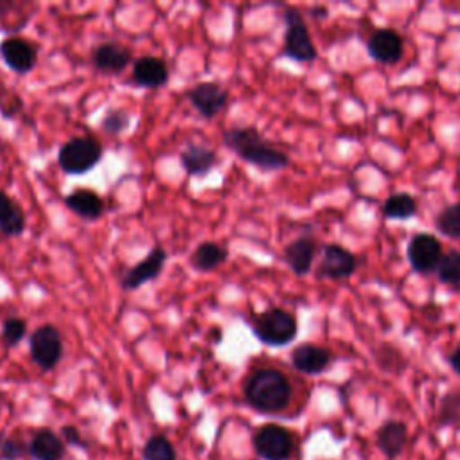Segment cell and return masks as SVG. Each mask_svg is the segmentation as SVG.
I'll list each match as a JSON object with an SVG mask.
<instances>
[{
    "label": "cell",
    "mask_w": 460,
    "mask_h": 460,
    "mask_svg": "<svg viewBox=\"0 0 460 460\" xmlns=\"http://www.w3.org/2000/svg\"><path fill=\"white\" fill-rule=\"evenodd\" d=\"M27 225L23 208L4 190H0V232L7 237H18Z\"/></svg>",
    "instance_id": "obj_21"
},
{
    "label": "cell",
    "mask_w": 460,
    "mask_h": 460,
    "mask_svg": "<svg viewBox=\"0 0 460 460\" xmlns=\"http://www.w3.org/2000/svg\"><path fill=\"white\" fill-rule=\"evenodd\" d=\"M331 363V350L314 343H300L291 350V365L295 367V370L307 376H318L325 372Z\"/></svg>",
    "instance_id": "obj_14"
},
{
    "label": "cell",
    "mask_w": 460,
    "mask_h": 460,
    "mask_svg": "<svg viewBox=\"0 0 460 460\" xmlns=\"http://www.w3.org/2000/svg\"><path fill=\"white\" fill-rule=\"evenodd\" d=\"M368 56L383 65H395L401 61L404 45L401 34L392 27L376 29L367 40Z\"/></svg>",
    "instance_id": "obj_10"
},
{
    "label": "cell",
    "mask_w": 460,
    "mask_h": 460,
    "mask_svg": "<svg viewBox=\"0 0 460 460\" xmlns=\"http://www.w3.org/2000/svg\"><path fill=\"white\" fill-rule=\"evenodd\" d=\"M180 162L189 176H207L217 165V153L201 144H187L180 153Z\"/></svg>",
    "instance_id": "obj_19"
},
{
    "label": "cell",
    "mask_w": 460,
    "mask_h": 460,
    "mask_svg": "<svg viewBox=\"0 0 460 460\" xmlns=\"http://www.w3.org/2000/svg\"><path fill=\"white\" fill-rule=\"evenodd\" d=\"M437 424L442 428L460 426V390H451L442 395L437 411Z\"/></svg>",
    "instance_id": "obj_26"
},
{
    "label": "cell",
    "mask_w": 460,
    "mask_h": 460,
    "mask_svg": "<svg viewBox=\"0 0 460 460\" xmlns=\"http://www.w3.org/2000/svg\"><path fill=\"white\" fill-rule=\"evenodd\" d=\"M253 449L264 460H289L295 451V435L280 424H264L253 435Z\"/></svg>",
    "instance_id": "obj_6"
},
{
    "label": "cell",
    "mask_w": 460,
    "mask_h": 460,
    "mask_svg": "<svg viewBox=\"0 0 460 460\" xmlns=\"http://www.w3.org/2000/svg\"><path fill=\"white\" fill-rule=\"evenodd\" d=\"M356 268L358 259L350 250L336 243H327L322 248V259L316 268V277L327 280H345L356 271Z\"/></svg>",
    "instance_id": "obj_9"
},
{
    "label": "cell",
    "mask_w": 460,
    "mask_h": 460,
    "mask_svg": "<svg viewBox=\"0 0 460 460\" xmlns=\"http://www.w3.org/2000/svg\"><path fill=\"white\" fill-rule=\"evenodd\" d=\"M228 259V248L216 241H203L190 255V266L198 271H212Z\"/></svg>",
    "instance_id": "obj_23"
},
{
    "label": "cell",
    "mask_w": 460,
    "mask_h": 460,
    "mask_svg": "<svg viewBox=\"0 0 460 460\" xmlns=\"http://www.w3.org/2000/svg\"><path fill=\"white\" fill-rule=\"evenodd\" d=\"M311 16L313 18H327V9L323 5H318V7H311Z\"/></svg>",
    "instance_id": "obj_34"
},
{
    "label": "cell",
    "mask_w": 460,
    "mask_h": 460,
    "mask_svg": "<svg viewBox=\"0 0 460 460\" xmlns=\"http://www.w3.org/2000/svg\"><path fill=\"white\" fill-rule=\"evenodd\" d=\"M61 435H63L65 442H68V444L84 446V442H83V438H81V435H79V429L74 428V426H65V428L61 429Z\"/></svg>",
    "instance_id": "obj_32"
},
{
    "label": "cell",
    "mask_w": 460,
    "mask_h": 460,
    "mask_svg": "<svg viewBox=\"0 0 460 460\" xmlns=\"http://www.w3.org/2000/svg\"><path fill=\"white\" fill-rule=\"evenodd\" d=\"M444 255L440 241L426 232L415 234L410 237L406 244V257L413 271L420 275H428L437 270L440 259Z\"/></svg>",
    "instance_id": "obj_8"
},
{
    "label": "cell",
    "mask_w": 460,
    "mask_h": 460,
    "mask_svg": "<svg viewBox=\"0 0 460 460\" xmlns=\"http://www.w3.org/2000/svg\"><path fill=\"white\" fill-rule=\"evenodd\" d=\"M446 361H447V365L451 367V370H453L456 376H460V345H458L455 350H451V352L447 354Z\"/></svg>",
    "instance_id": "obj_33"
},
{
    "label": "cell",
    "mask_w": 460,
    "mask_h": 460,
    "mask_svg": "<svg viewBox=\"0 0 460 460\" xmlns=\"http://www.w3.org/2000/svg\"><path fill=\"white\" fill-rule=\"evenodd\" d=\"M408 442V426L402 420H385L376 431V446L388 458L395 460L401 456Z\"/></svg>",
    "instance_id": "obj_17"
},
{
    "label": "cell",
    "mask_w": 460,
    "mask_h": 460,
    "mask_svg": "<svg viewBox=\"0 0 460 460\" xmlns=\"http://www.w3.org/2000/svg\"><path fill=\"white\" fill-rule=\"evenodd\" d=\"M244 401L259 413L273 415L288 408L293 390L289 379L277 368H257L243 385Z\"/></svg>",
    "instance_id": "obj_2"
},
{
    "label": "cell",
    "mask_w": 460,
    "mask_h": 460,
    "mask_svg": "<svg viewBox=\"0 0 460 460\" xmlns=\"http://www.w3.org/2000/svg\"><path fill=\"white\" fill-rule=\"evenodd\" d=\"M34 460H61L65 456V442L50 429H38L29 444Z\"/></svg>",
    "instance_id": "obj_22"
},
{
    "label": "cell",
    "mask_w": 460,
    "mask_h": 460,
    "mask_svg": "<svg viewBox=\"0 0 460 460\" xmlns=\"http://www.w3.org/2000/svg\"><path fill=\"white\" fill-rule=\"evenodd\" d=\"M27 332V322L18 316H9L2 323V341L7 347L18 345Z\"/></svg>",
    "instance_id": "obj_30"
},
{
    "label": "cell",
    "mask_w": 460,
    "mask_h": 460,
    "mask_svg": "<svg viewBox=\"0 0 460 460\" xmlns=\"http://www.w3.org/2000/svg\"><path fill=\"white\" fill-rule=\"evenodd\" d=\"M102 158V146L92 137H74L58 151V164L65 174L77 176L93 169Z\"/></svg>",
    "instance_id": "obj_4"
},
{
    "label": "cell",
    "mask_w": 460,
    "mask_h": 460,
    "mask_svg": "<svg viewBox=\"0 0 460 460\" xmlns=\"http://www.w3.org/2000/svg\"><path fill=\"white\" fill-rule=\"evenodd\" d=\"M131 79L142 88H160L169 79V68L165 61L156 56H142L133 63Z\"/></svg>",
    "instance_id": "obj_18"
},
{
    "label": "cell",
    "mask_w": 460,
    "mask_h": 460,
    "mask_svg": "<svg viewBox=\"0 0 460 460\" xmlns=\"http://www.w3.org/2000/svg\"><path fill=\"white\" fill-rule=\"evenodd\" d=\"M437 279L446 286H460V250H449L442 255L437 270Z\"/></svg>",
    "instance_id": "obj_27"
},
{
    "label": "cell",
    "mask_w": 460,
    "mask_h": 460,
    "mask_svg": "<svg viewBox=\"0 0 460 460\" xmlns=\"http://www.w3.org/2000/svg\"><path fill=\"white\" fill-rule=\"evenodd\" d=\"M165 261H167V252L160 246H155L140 262H137L135 266L124 271V275L120 277V288L124 291H135L142 284L155 280L160 275L162 268L165 266Z\"/></svg>",
    "instance_id": "obj_11"
},
{
    "label": "cell",
    "mask_w": 460,
    "mask_h": 460,
    "mask_svg": "<svg viewBox=\"0 0 460 460\" xmlns=\"http://www.w3.org/2000/svg\"><path fill=\"white\" fill-rule=\"evenodd\" d=\"M417 199L408 192H395L390 194L381 207L383 217L392 221H404L411 219L417 214Z\"/></svg>",
    "instance_id": "obj_24"
},
{
    "label": "cell",
    "mask_w": 460,
    "mask_h": 460,
    "mask_svg": "<svg viewBox=\"0 0 460 460\" xmlns=\"http://www.w3.org/2000/svg\"><path fill=\"white\" fill-rule=\"evenodd\" d=\"M187 99L201 117L212 119L221 110H225L228 102V92L219 83L203 81L187 92Z\"/></svg>",
    "instance_id": "obj_12"
},
{
    "label": "cell",
    "mask_w": 460,
    "mask_h": 460,
    "mask_svg": "<svg viewBox=\"0 0 460 460\" xmlns=\"http://www.w3.org/2000/svg\"><path fill=\"white\" fill-rule=\"evenodd\" d=\"M68 210H72L75 216L93 221L99 219L104 212V201L102 198L92 190V189H75L70 194L63 198Z\"/></svg>",
    "instance_id": "obj_20"
},
{
    "label": "cell",
    "mask_w": 460,
    "mask_h": 460,
    "mask_svg": "<svg viewBox=\"0 0 460 460\" xmlns=\"http://www.w3.org/2000/svg\"><path fill=\"white\" fill-rule=\"evenodd\" d=\"M282 16H284V23H286L282 54L298 63L314 61L318 52H316V47L313 45L309 29H307L305 20L300 14V11L295 7H286Z\"/></svg>",
    "instance_id": "obj_5"
},
{
    "label": "cell",
    "mask_w": 460,
    "mask_h": 460,
    "mask_svg": "<svg viewBox=\"0 0 460 460\" xmlns=\"http://www.w3.org/2000/svg\"><path fill=\"white\" fill-rule=\"evenodd\" d=\"M212 331H214V332H212L214 340H216V341H219V340H221V331H219V327H214Z\"/></svg>",
    "instance_id": "obj_35"
},
{
    "label": "cell",
    "mask_w": 460,
    "mask_h": 460,
    "mask_svg": "<svg viewBox=\"0 0 460 460\" xmlns=\"http://www.w3.org/2000/svg\"><path fill=\"white\" fill-rule=\"evenodd\" d=\"M435 228L449 239H460V201L446 205L437 212Z\"/></svg>",
    "instance_id": "obj_25"
},
{
    "label": "cell",
    "mask_w": 460,
    "mask_h": 460,
    "mask_svg": "<svg viewBox=\"0 0 460 460\" xmlns=\"http://www.w3.org/2000/svg\"><path fill=\"white\" fill-rule=\"evenodd\" d=\"M0 58L16 74H27L36 66L38 49L25 38L9 36L0 43Z\"/></svg>",
    "instance_id": "obj_13"
},
{
    "label": "cell",
    "mask_w": 460,
    "mask_h": 460,
    "mask_svg": "<svg viewBox=\"0 0 460 460\" xmlns=\"http://www.w3.org/2000/svg\"><path fill=\"white\" fill-rule=\"evenodd\" d=\"M255 338L268 347H284L298 334V322L293 313L282 307H268L250 318Z\"/></svg>",
    "instance_id": "obj_3"
},
{
    "label": "cell",
    "mask_w": 460,
    "mask_h": 460,
    "mask_svg": "<svg viewBox=\"0 0 460 460\" xmlns=\"http://www.w3.org/2000/svg\"><path fill=\"white\" fill-rule=\"evenodd\" d=\"M29 352L32 361L41 370H52L63 356L61 332L52 323L40 325L29 340Z\"/></svg>",
    "instance_id": "obj_7"
},
{
    "label": "cell",
    "mask_w": 460,
    "mask_h": 460,
    "mask_svg": "<svg viewBox=\"0 0 460 460\" xmlns=\"http://www.w3.org/2000/svg\"><path fill=\"white\" fill-rule=\"evenodd\" d=\"M131 50L117 41H106L93 49L92 63L99 72L117 75L120 74L131 61Z\"/></svg>",
    "instance_id": "obj_16"
},
{
    "label": "cell",
    "mask_w": 460,
    "mask_h": 460,
    "mask_svg": "<svg viewBox=\"0 0 460 460\" xmlns=\"http://www.w3.org/2000/svg\"><path fill=\"white\" fill-rule=\"evenodd\" d=\"M144 460H176V451L165 435H153L142 449Z\"/></svg>",
    "instance_id": "obj_28"
},
{
    "label": "cell",
    "mask_w": 460,
    "mask_h": 460,
    "mask_svg": "<svg viewBox=\"0 0 460 460\" xmlns=\"http://www.w3.org/2000/svg\"><path fill=\"white\" fill-rule=\"evenodd\" d=\"M221 138L225 147L261 171H282L289 165V156L266 140L253 126H230L221 133Z\"/></svg>",
    "instance_id": "obj_1"
},
{
    "label": "cell",
    "mask_w": 460,
    "mask_h": 460,
    "mask_svg": "<svg viewBox=\"0 0 460 460\" xmlns=\"http://www.w3.org/2000/svg\"><path fill=\"white\" fill-rule=\"evenodd\" d=\"M0 455L2 458H7V460H16L18 456L23 455V444L16 438H4L0 440Z\"/></svg>",
    "instance_id": "obj_31"
},
{
    "label": "cell",
    "mask_w": 460,
    "mask_h": 460,
    "mask_svg": "<svg viewBox=\"0 0 460 460\" xmlns=\"http://www.w3.org/2000/svg\"><path fill=\"white\" fill-rule=\"evenodd\" d=\"M129 126V113L122 108H111L101 120V129L108 135H120Z\"/></svg>",
    "instance_id": "obj_29"
},
{
    "label": "cell",
    "mask_w": 460,
    "mask_h": 460,
    "mask_svg": "<svg viewBox=\"0 0 460 460\" xmlns=\"http://www.w3.org/2000/svg\"><path fill=\"white\" fill-rule=\"evenodd\" d=\"M316 239L313 235H298L284 248V262L288 268L298 275L304 277L313 268V261L316 255Z\"/></svg>",
    "instance_id": "obj_15"
}]
</instances>
